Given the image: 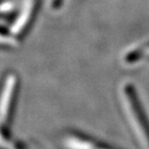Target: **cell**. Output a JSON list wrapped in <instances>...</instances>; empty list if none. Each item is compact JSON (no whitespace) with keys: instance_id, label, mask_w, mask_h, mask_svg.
Wrapping results in <instances>:
<instances>
[{"instance_id":"obj_2","label":"cell","mask_w":149,"mask_h":149,"mask_svg":"<svg viewBox=\"0 0 149 149\" xmlns=\"http://www.w3.org/2000/svg\"><path fill=\"white\" fill-rule=\"evenodd\" d=\"M149 58V44L141 47V49H135L128 55L127 60L129 62H138L142 59Z\"/></svg>"},{"instance_id":"obj_1","label":"cell","mask_w":149,"mask_h":149,"mask_svg":"<svg viewBox=\"0 0 149 149\" xmlns=\"http://www.w3.org/2000/svg\"><path fill=\"white\" fill-rule=\"evenodd\" d=\"M122 96L134 129L141 138L143 144L146 145L149 149V120L147 119L144 109L142 108L141 103L139 102L135 88L131 84L124 85Z\"/></svg>"}]
</instances>
